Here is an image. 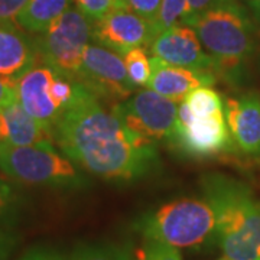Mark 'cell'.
Here are the masks:
<instances>
[{
    "label": "cell",
    "instance_id": "6da1fadb",
    "mask_svg": "<svg viewBox=\"0 0 260 260\" xmlns=\"http://www.w3.org/2000/svg\"><path fill=\"white\" fill-rule=\"evenodd\" d=\"M54 142L74 165L104 179H139L159 165L156 142L124 126L78 81L54 129Z\"/></svg>",
    "mask_w": 260,
    "mask_h": 260
},
{
    "label": "cell",
    "instance_id": "7a4b0ae2",
    "mask_svg": "<svg viewBox=\"0 0 260 260\" xmlns=\"http://www.w3.org/2000/svg\"><path fill=\"white\" fill-rule=\"evenodd\" d=\"M215 214V243L230 260H260V201L242 182L224 175L203 179Z\"/></svg>",
    "mask_w": 260,
    "mask_h": 260
},
{
    "label": "cell",
    "instance_id": "3957f363",
    "mask_svg": "<svg viewBox=\"0 0 260 260\" xmlns=\"http://www.w3.org/2000/svg\"><path fill=\"white\" fill-rule=\"evenodd\" d=\"M133 229L145 240L198 250L215 242V214L205 198H181L140 215Z\"/></svg>",
    "mask_w": 260,
    "mask_h": 260
},
{
    "label": "cell",
    "instance_id": "277c9868",
    "mask_svg": "<svg viewBox=\"0 0 260 260\" xmlns=\"http://www.w3.org/2000/svg\"><path fill=\"white\" fill-rule=\"evenodd\" d=\"M188 26L194 29L204 51L213 58L215 71H237L254 49V26L239 0L205 12Z\"/></svg>",
    "mask_w": 260,
    "mask_h": 260
},
{
    "label": "cell",
    "instance_id": "5b68a950",
    "mask_svg": "<svg viewBox=\"0 0 260 260\" xmlns=\"http://www.w3.org/2000/svg\"><path fill=\"white\" fill-rule=\"evenodd\" d=\"M0 171L26 185L81 188L87 179L52 140L28 146L0 145Z\"/></svg>",
    "mask_w": 260,
    "mask_h": 260
},
{
    "label": "cell",
    "instance_id": "8992f818",
    "mask_svg": "<svg viewBox=\"0 0 260 260\" xmlns=\"http://www.w3.org/2000/svg\"><path fill=\"white\" fill-rule=\"evenodd\" d=\"M93 38V22L77 8L67 9L55 22L35 37L39 61L56 74L77 81L81 59Z\"/></svg>",
    "mask_w": 260,
    "mask_h": 260
},
{
    "label": "cell",
    "instance_id": "52a82bcc",
    "mask_svg": "<svg viewBox=\"0 0 260 260\" xmlns=\"http://www.w3.org/2000/svg\"><path fill=\"white\" fill-rule=\"evenodd\" d=\"M178 104L179 103L146 88L114 104L112 112L135 133L158 142L172 139L177 123Z\"/></svg>",
    "mask_w": 260,
    "mask_h": 260
},
{
    "label": "cell",
    "instance_id": "ba28073f",
    "mask_svg": "<svg viewBox=\"0 0 260 260\" xmlns=\"http://www.w3.org/2000/svg\"><path fill=\"white\" fill-rule=\"evenodd\" d=\"M77 81L94 95L107 100L123 102L138 91V85L126 71L123 56L91 42L84 51Z\"/></svg>",
    "mask_w": 260,
    "mask_h": 260
},
{
    "label": "cell",
    "instance_id": "9c48e42d",
    "mask_svg": "<svg viewBox=\"0 0 260 260\" xmlns=\"http://www.w3.org/2000/svg\"><path fill=\"white\" fill-rule=\"evenodd\" d=\"M172 142L184 153L195 158L213 156L232 145L230 130L224 114L195 117L185 102L178 104V116Z\"/></svg>",
    "mask_w": 260,
    "mask_h": 260
},
{
    "label": "cell",
    "instance_id": "30bf717a",
    "mask_svg": "<svg viewBox=\"0 0 260 260\" xmlns=\"http://www.w3.org/2000/svg\"><path fill=\"white\" fill-rule=\"evenodd\" d=\"M159 34L156 22L142 18L126 8L113 10L93 23L95 44L114 51L119 55L133 48L152 47Z\"/></svg>",
    "mask_w": 260,
    "mask_h": 260
},
{
    "label": "cell",
    "instance_id": "8fae6325",
    "mask_svg": "<svg viewBox=\"0 0 260 260\" xmlns=\"http://www.w3.org/2000/svg\"><path fill=\"white\" fill-rule=\"evenodd\" d=\"M55 71L39 62L15 83L19 104L23 110L39 121L54 138V129L64 109L52 97V81Z\"/></svg>",
    "mask_w": 260,
    "mask_h": 260
},
{
    "label": "cell",
    "instance_id": "7c38bea8",
    "mask_svg": "<svg viewBox=\"0 0 260 260\" xmlns=\"http://www.w3.org/2000/svg\"><path fill=\"white\" fill-rule=\"evenodd\" d=\"M150 51L153 56L172 65L200 71H215L213 58L205 54L195 30L185 23H177L162 30L153 41Z\"/></svg>",
    "mask_w": 260,
    "mask_h": 260
},
{
    "label": "cell",
    "instance_id": "4fadbf2b",
    "mask_svg": "<svg viewBox=\"0 0 260 260\" xmlns=\"http://www.w3.org/2000/svg\"><path fill=\"white\" fill-rule=\"evenodd\" d=\"M224 117L233 142L250 155H260V95L254 91L224 102Z\"/></svg>",
    "mask_w": 260,
    "mask_h": 260
},
{
    "label": "cell",
    "instance_id": "5bb4252c",
    "mask_svg": "<svg viewBox=\"0 0 260 260\" xmlns=\"http://www.w3.org/2000/svg\"><path fill=\"white\" fill-rule=\"evenodd\" d=\"M150 65L152 75L148 88L175 103L184 102L188 93L197 87H211L215 83V77L211 71L172 65L158 56L150 58Z\"/></svg>",
    "mask_w": 260,
    "mask_h": 260
},
{
    "label": "cell",
    "instance_id": "9a60e30c",
    "mask_svg": "<svg viewBox=\"0 0 260 260\" xmlns=\"http://www.w3.org/2000/svg\"><path fill=\"white\" fill-rule=\"evenodd\" d=\"M39 62L35 38L16 23L0 22V78L18 81Z\"/></svg>",
    "mask_w": 260,
    "mask_h": 260
},
{
    "label": "cell",
    "instance_id": "2e32d148",
    "mask_svg": "<svg viewBox=\"0 0 260 260\" xmlns=\"http://www.w3.org/2000/svg\"><path fill=\"white\" fill-rule=\"evenodd\" d=\"M52 140V135L23 110L19 102L0 110V145L28 146Z\"/></svg>",
    "mask_w": 260,
    "mask_h": 260
},
{
    "label": "cell",
    "instance_id": "e0dca14e",
    "mask_svg": "<svg viewBox=\"0 0 260 260\" xmlns=\"http://www.w3.org/2000/svg\"><path fill=\"white\" fill-rule=\"evenodd\" d=\"M73 0H28L15 18V23L28 34H44L65 10L71 8Z\"/></svg>",
    "mask_w": 260,
    "mask_h": 260
},
{
    "label": "cell",
    "instance_id": "ac0fdd59",
    "mask_svg": "<svg viewBox=\"0 0 260 260\" xmlns=\"http://www.w3.org/2000/svg\"><path fill=\"white\" fill-rule=\"evenodd\" d=\"M26 207L23 194L0 178V227L15 230Z\"/></svg>",
    "mask_w": 260,
    "mask_h": 260
},
{
    "label": "cell",
    "instance_id": "d6986e66",
    "mask_svg": "<svg viewBox=\"0 0 260 260\" xmlns=\"http://www.w3.org/2000/svg\"><path fill=\"white\" fill-rule=\"evenodd\" d=\"M68 260H133L129 247L117 243H81Z\"/></svg>",
    "mask_w": 260,
    "mask_h": 260
},
{
    "label": "cell",
    "instance_id": "ffe728a7",
    "mask_svg": "<svg viewBox=\"0 0 260 260\" xmlns=\"http://www.w3.org/2000/svg\"><path fill=\"white\" fill-rule=\"evenodd\" d=\"M184 102L195 117H211L224 114V103L211 87H197L189 91Z\"/></svg>",
    "mask_w": 260,
    "mask_h": 260
},
{
    "label": "cell",
    "instance_id": "44dd1931",
    "mask_svg": "<svg viewBox=\"0 0 260 260\" xmlns=\"http://www.w3.org/2000/svg\"><path fill=\"white\" fill-rule=\"evenodd\" d=\"M121 56L130 80L138 87H148L152 75V65L150 58L146 54V48H133Z\"/></svg>",
    "mask_w": 260,
    "mask_h": 260
},
{
    "label": "cell",
    "instance_id": "7402d4cb",
    "mask_svg": "<svg viewBox=\"0 0 260 260\" xmlns=\"http://www.w3.org/2000/svg\"><path fill=\"white\" fill-rule=\"evenodd\" d=\"M73 2L75 3V8L81 10L93 23L107 16L113 10L124 8L123 0H73Z\"/></svg>",
    "mask_w": 260,
    "mask_h": 260
},
{
    "label": "cell",
    "instance_id": "603a6c76",
    "mask_svg": "<svg viewBox=\"0 0 260 260\" xmlns=\"http://www.w3.org/2000/svg\"><path fill=\"white\" fill-rule=\"evenodd\" d=\"M186 12V0H162L160 12L156 19V26L159 32L171 28L182 22Z\"/></svg>",
    "mask_w": 260,
    "mask_h": 260
},
{
    "label": "cell",
    "instance_id": "cb8c5ba5",
    "mask_svg": "<svg viewBox=\"0 0 260 260\" xmlns=\"http://www.w3.org/2000/svg\"><path fill=\"white\" fill-rule=\"evenodd\" d=\"M138 260H182V257L177 247L174 246L146 240L142 250L139 251Z\"/></svg>",
    "mask_w": 260,
    "mask_h": 260
},
{
    "label": "cell",
    "instance_id": "d4e9b609",
    "mask_svg": "<svg viewBox=\"0 0 260 260\" xmlns=\"http://www.w3.org/2000/svg\"><path fill=\"white\" fill-rule=\"evenodd\" d=\"M234 2H237V0H186V12L185 16L182 19V23L188 25L191 20H194L195 18H198L205 12L221 8V6L230 5Z\"/></svg>",
    "mask_w": 260,
    "mask_h": 260
},
{
    "label": "cell",
    "instance_id": "484cf974",
    "mask_svg": "<svg viewBox=\"0 0 260 260\" xmlns=\"http://www.w3.org/2000/svg\"><path fill=\"white\" fill-rule=\"evenodd\" d=\"M124 8L142 18L156 22L160 12L162 0H123Z\"/></svg>",
    "mask_w": 260,
    "mask_h": 260
},
{
    "label": "cell",
    "instance_id": "4316f807",
    "mask_svg": "<svg viewBox=\"0 0 260 260\" xmlns=\"http://www.w3.org/2000/svg\"><path fill=\"white\" fill-rule=\"evenodd\" d=\"M19 242L18 233L0 227V260H8Z\"/></svg>",
    "mask_w": 260,
    "mask_h": 260
},
{
    "label": "cell",
    "instance_id": "83f0119b",
    "mask_svg": "<svg viewBox=\"0 0 260 260\" xmlns=\"http://www.w3.org/2000/svg\"><path fill=\"white\" fill-rule=\"evenodd\" d=\"M28 0H0V22H12L15 23V18Z\"/></svg>",
    "mask_w": 260,
    "mask_h": 260
},
{
    "label": "cell",
    "instance_id": "f1b7e54d",
    "mask_svg": "<svg viewBox=\"0 0 260 260\" xmlns=\"http://www.w3.org/2000/svg\"><path fill=\"white\" fill-rule=\"evenodd\" d=\"M15 83L16 81L0 78V110L18 102V94H16Z\"/></svg>",
    "mask_w": 260,
    "mask_h": 260
},
{
    "label": "cell",
    "instance_id": "f546056e",
    "mask_svg": "<svg viewBox=\"0 0 260 260\" xmlns=\"http://www.w3.org/2000/svg\"><path fill=\"white\" fill-rule=\"evenodd\" d=\"M19 260H65L62 254L49 247H34L28 250Z\"/></svg>",
    "mask_w": 260,
    "mask_h": 260
},
{
    "label": "cell",
    "instance_id": "4dcf8cb0",
    "mask_svg": "<svg viewBox=\"0 0 260 260\" xmlns=\"http://www.w3.org/2000/svg\"><path fill=\"white\" fill-rule=\"evenodd\" d=\"M242 2L251 10L254 18L260 20V0H242Z\"/></svg>",
    "mask_w": 260,
    "mask_h": 260
},
{
    "label": "cell",
    "instance_id": "1f68e13d",
    "mask_svg": "<svg viewBox=\"0 0 260 260\" xmlns=\"http://www.w3.org/2000/svg\"><path fill=\"white\" fill-rule=\"evenodd\" d=\"M221 260H230V259H227V257H224V259H221Z\"/></svg>",
    "mask_w": 260,
    "mask_h": 260
}]
</instances>
